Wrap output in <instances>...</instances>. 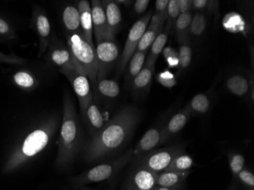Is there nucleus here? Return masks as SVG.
Listing matches in <instances>:
<instances>
[{
	"mask_svg": "<svg viewBox=\"0 0 254 190\" xmlns=\"http://www.w3.org/2000/svg\"><path fill=\"white\" fill-rule=\"evenodd\" d=\"M140 117V111L134 105L121 108L101 132L91 138L82 152L84 160L94 162L124 148L132 137Z\"/></svg>",
	"mask_w": 254,
	"mask_h": 190,
	"instance_id": "obj_1",
	"label": "nucleus"
},
{
	"mask_svg": "<svg viewBox=\"0 0 254 190\" xmlns=\"http://www.w3.org/2000/svg\"><path fill=\"white\" fill-rule=\"evenodd\" d=\"M63 122L58 141V152L55 165L65 168L73 161L82 144V128L72 98L65 94L64 98Z\"/></svg>",
	"mask_w": 254,
	"mask_h": 190,
	"instance_id": "obj_2",
	"label": "nucleus"
},
{
	"mask_svg": "<svg viewBox=\"0 0 254 190\" xmlns=\"http://www.w3.org/2000/svg\"><path fill=\"white\" fill-rule=\"evenodd\" d=\"M56 127L57 123L54 120H48L34 128L11 153L4 166L3 173L8 174L18 169L28 160L42 151L49 144Z\"/></svg>",
	"mask_w": 254,
	"mask_h": 190,
	"instance_id": "obj_3",
	"label": "nucleus"
},
{
	"mask_svg": "<svg viewBox=\"0 0 254 190\" xmlns=\"http://www.w3.org/2000/svg\"><path fill=\"white\" fill-rule=\"evenodd\" d=\"M133 156V150L129 149L125 154L116 159L98 164L94 168L85 171L79 175L72 177L70 186L75 190H78L90 184L108 181L115 177L128 163L130 162Z\"/></svg>",
	"mask_w": 254,
	"mask_h": 190,
	"instance_id": "obj_4",
	"label": "nucleus"
},
{
	"mask_svg": "<svg viewBox=\"0 0 254 190\" xmlns=\"http://www.w3.org/2000/svg\"><path fill=\"white\" fill-rule=\"evenodd\" d=\"M65 38L74 61L86 74L92 84L95 85L98 81V63L95 47L91 46L82 36L81 33L65 34Z\"/></svg>",
	"mask_w": 254,
	"mask_h": 190,
	"instance_id": "obj_5",
	"label": "nucleus"
},
{
	"mask_svg": "<svg viewBox=\"0 0 254 190\" xmlns=\"http://www.w3.org/2000/svg\"><path fill=\"white\" fill-rule=\"evenodd\" d=\"M185 151V145L174 144L164 148H156L147 154L132 160V166L145 168L155 174L168 170L173 159L180 153Z\"/></svg>",
	"mask_w": 254,
	"mask_h": 190,
	"instance_id": "obj_6",
	"label": "nucleus"
},
{
	"mask_svg": "<svg viewBox=\"0 0 254 190\" xmlns=\"http://www.w3.org/2000/svg\"><path fill=\"white\" fill-rule=\"evenodd\" d=\"M152 16V11L150 10L146 14L142 15L136 22H135L131 28L126 41L124 51L120 58L119 63H118V73L119 75L125 71L127 64L136 51L138 43L140 41L147 27L149 25Z\"/></svg>",
	"mask_w": 254,
	"mask_h": 190,
	"instance_id": "obj_7",
	"label": "nucleus"
},
{
	"mask_svg": "<svg viewBox=\"0 0 254 190\" xmlns=\"http://www.w3.org/2000/svg\"><path fill=\"white\" fill-rule=\"evenodd\" d=\"M172 114V109L165 111L163 115L159 117L157 122L148 128V131L144 134L143 136L138 141L133 150L132 159L142 156L150 151L156 149L161 145V135L164 127L168 117Z\"/></svg>",
	"mask_w": 254,
	"mask_h": 190,
	"instance_id": "obj_8",
	"label": "nucleus"
},
{
	"mask_svg": "<svg viewBox=\"0 0 254 190\" xmlns=\"http://www.w3.org/2000/svg\"><path fill=\"white\" fill-rule=\"evenodd\" d=\"M46 59L49 63L59 68L64 75L72 71L77 65L68 45L57 37L51 38Z\"/></svg>",
	"mask_w": 254,
	"mask_h": 190,
	"instance_id": "obj_9",
	"label": "nucleus"
},
{
	"mask_svg": "<svg viewBox=\"0 0 254 190\" xmlns=\"http://www.w3.org/2000/svg\"><path fill=\"white\" fill-rule=\"evenodd\" d=\"M96 48L98 81L106 78L119 58V48L115 40H104L98 43Z\"/></svg>",
	"mask_w": 254,
	"mask_h": 190,
	"instance_id": "obj_10",
	"label": "nucleus"
},
{
	"mask_svg": "<svg viewBox=\"0 0 254 190\" xmlns=\"http://www.w3.org/2000/svg\"><path fill=\"white\" fill-rule=\"evenodd\" d=\"M64 75L73 88L79 102L80 112L82 114L86 109L88 104L93 101V93L91 91L88 76L78 65L75 68Z\"/></svg>",
	"mask_w": 254,
	"mask_h": 190,
	"instance_id": "obj_11",
	"label": "nucleus"
},
{
	"mask_svg": "<svg viewBox=\"0 0 254 190\" xmlns=\"http://www.w3.org/2000/svg\"><path fill=\"white\" fill-rule=\"evenodd\" d=\"M156 187V174L145 168L133 166L121 190H152Z\"/></svg>",
	"mask_w": 254,
	"mask_h": 190,
	"instance_id": "obj_12",
	"label": "nucleus"
},
{
	"mask_svg": "<svg viewBox=\"0 0 254 190\" xmlns=\"http://www.w3.org/2000/svg\"><path fill=\"white\" fill-rule=\"evenodd\" d=\"M31 26L36 32L40 42L39 54L41 57L48 51L51 40V26L49 18L42 8H35L33 12Z\"/></svg>",
	"mask_w": 254,
	"mask_h": 190,
	"instance_id": "obj_13",
	"label": "nucleus"
},
{
	"mask_svg": "<svg viewBox=\"0 0 254 190\" xmlns=\"http://www.w3.org/2000/svg\"><path fill=\"white\" fill-rule=\"evenodd\" d=\"M190 118V113L187 107L176 111L175 114H171L167 120L162 131L161 145L175 139L184 129Z\"/></svg>",
	"mask_w": 254,
	"mask_h": 190,
	"instance_id": "obj_14",
	"label": "nucleus"
},
{
	"mask_svg": "<svg viewBox=\"0 0 254 190\" xmlns=\"http://www.w3.org/2000/svg\"><path fill=\"white\" fill-rule=\"evenodd\" d=\"M155 71V64L145 61L139 73L129 83L131 91L134 96L140 98L147 94L152 85Z\"/></svg>",
	"mask_w": 254,
	"mask_h": 190,
	"instance_id": "obj_15",
	"label": "nucleus"
},
{
	"mask_svg": "<svg viewBox=\"0 0 254 190\" xmlns=\"http://www.w3.org/2000/svg\"><path fill=\"white\" fill-rule=\"evenodd\" d=\"M82 115L91 138L99 133L108 124L106 123L105 115L94 101L88 104L86 109L82 113Z\"/></svg>",
	"mask_w": 254,
	"mask_h": 190,
	"instance_id": "obj_16",
	"label": "nucleus"
},
{
	"mask_svg": "<svg viewBox=\"0 0 254 190\" xmlns=\"http://www.w3.org/2000/svg\"><path fill=\"white\" fill-rule=\"evenodd\" d=\"M91 8L93 31L95 33L97 44L104 40H110L108 38L106 15L102 1L92 0Z\"/></svg>",
	"mask_w": 254,
	"mask_h": 190,
	"instance_id": "obj_17",
	"label": "nucleus"
},
{
	"mask_svg": "<svg viewBox=\"0 0 254 190\" xmlns=\"http://www.w3.org/2000/svg\"><path fill=\"white\" fill-rule=\"evenodd\" d=\"M165 22H166V19L165 18H161L155 14L152 15L149 25L147 27L140 41L138 43L136 49L137 52L145 53V54L148 53L150 47L153 44L155 38L161 31H163Z\"/></svg>",
	"mask_w": 254,
	"mask_h": 190,
	"instance_id": "obj_18",
	"label": "nucleus"
},
{
	"mask_svg": "<svg viewBox=\"0 0 254 190\" xmlns=\"http://www.w3.org/2000/svg\"><path fill=\"white\" fill-rule=\"evenodd\" d=\"M102 4L106 15L108 38L110 40H115L122 22L121 8L117 1L112 0L102 1Z\"/></svg>",
	"mask_w": 254,
	"mask_h": 190,
	"instance_id": "obj_19",
	"label": "nucleus"
},
{
	"mask_svg": "<svg viewBox=\"0 0 254 190\" xmlns=\"http://www.w3.org/2000/svg\"><path fill=\"white\" fill-rule=\"evenodd\" d=\"M191 171L177 172L165 171L156 174V186L184 190L187 187V180Z\"/></svg>",
	"mask_w": 254,
	"mask_h": 190,
	"instance_id": "obj_20",
	"label": "nucleus"
},
{
	"mask_svg": "<svg viewBox=\"0 0 254 190\" xmlns=\"http://www.w3.org/2000/svg\"><path fill=\"white\" fill-rule=\"evenodd\" d=\"M80 17V27L82 36L91 44L93 43V25L91 18V8L88 0H80L76 2Z\"/></svg>",
	"mask_w": 254,
	"mask_h": 190,
	"instance_id": "obj_21",
	"label": "nucleus"
},
{
	"mask_svg": "<svg viewBox=\"0 0 254 190\" xmlns=\"http://www.w3.org/2000/svg\"><path fill=\"white\" fill-rule=\"evenodd\" d=\"M226 88L232 94L244 98L249 95L251 90L254 89V80L250 79L246 75L235 74L227 79Z\"/></svg>",
	"mask_w": 254,
	"mask_h": 190,
	"instance_id": "obj_22",
	"label": "nucleus"
},
{
	"mask_svg": "<svg viewBox=\"0 0 254 190\" xmlns=\"http://www.w3.org/2000/svg\"><path fill=\"white\" fill-rule=\"evenodd\" d=\"M62 22L65 34L81 33L80 17L76 4H68L62 12Z\"/></svg>",
	"mask_w": 254,
	"mask_h": 190,
	"instance_id": "obj_23",
	"label": "nucleus"
},
{
	"mask_svg": "<svg viewBox=\"0 0 254 190\" xmlns=\"http://www.w3.org/2000/svg\"><path fill=\"white\" fill-rule=\"evenodd\" d=\"M212 106V99L210 94L207 93H200L195 94L192 99L188 103L187 107L190 113L191 117L194 116L206 115L210 111Z\"/></svg>",
	"mask_w": 254,
	"mask_h": 190,
	"instance_id": "obj_24",
	"label": "nucleus"
},
{
	"mask_svg": "<svg viewBox=\"0 0 254 190\" xmlns=\"http://www.w3.org/2000/svg\"><path fill=\"white\" fill-rule=\"evenodd\" d=\"M192 11L186 13H181L175 21L174 28L176 33L177 39L180 44L190 41V26L192 20Z\"/></svg>",
	"mask_w": 254,
	"mask_h": 190,
	"instance_id": "obj_25",
	"label": "nucleus"
},
{
	"mask_svg": "<svg viewBox=\"0 0 254 190\" xmlns=\"http://www.w3.org/2000/svg\"><path fill=\"white\" fill-rule=\"evenodd\" d=\"M146 54L145 53L137 52V51L133 54L125 69V79L127 82L130 83L142 70L145 64Z\"/></svg>",
	"mask_w": 254,
	"mask_h": 190,
	"instance_id": "obj_26",
	"label": "nucleus"
},
{
	"mask_svg": "<svg viewBox=\"0 0 254 190\" xmlns=\"http://www.w3.org/2000/svg\"><path fill=\"white\" fill-rule=\"evenodd\" d=\"M170 31H171L169 29L165 28V29H163V31L158 34V37L154 41L153 44L151 46L149 54L147 59H145V61L155 65L158 57L161 53H162L165 45H166Z\"/></svg>",
	"mask_w": 254,
	"mask_h": 190,
	"instance_id": "obj_27",
	"label": "nucleus"
},
{
	"mask_svg": "<svg viewBox=\"0 0 254 190\" xmlns=\"http://www.w3.org/2000/svg\"><path fill=\"white\" fill-rule=\"evenodd\" d=\"M193 159L186 151L180 153L173 159L169 168L166 171H177V172H187L191 171V168L194 167Z\"/></svg>",
	"mask_w": 254,
	"mask_h": 190,
	"instance_id": "obj_28",
	"label": "nucleus"
},
{
	"mask_svg": "<svg viewBox=\"0 0 254 190\" xmlns=\"http://www.w3.org/2000/svg\"><path fill=\"white\" fill-rule=\"evenodd\" d=\"M97 88L103 97L109 99L118 98L121 92V88L116 81L106 78L97 81Z\"/></svg>",
	"mask_w": 254,
	"mask_h": 190,
	"instance_id": "obj_29",
	"label": "nucleus"
},
{
	"mask_svg": "<svg viewBox=\"0 0 254 190\" xmlns=\"http://www.w3.org/2000/svg\"><path fill=\"white\" fill-rule=\"evenodd\" d=\"M207 27V17L204 12L196 11L192 15L190 26V38H199L205 32Z\"/></svg>",
	"mask_w": 254,
	"mask_h": 190,
	"instance_id": "obj_30",
	"label": "nucleus"
},
{
	"mask_svg": "<svg viewBox=\"0 0 254 190\" xmlns=\"http://www.w3.org/2000/svg\"><path fill=\"white\" fill-rule=\"evenodd\" d=\"M192 50L190 41L183 43L181 44L178 51V73H182L189 68L192 61Z\"/></svg>",
	"mask_w": 254,
	"mask_h": 190,
	"instance_id": "obj_31",
	"label": "nucleus"
},
{
	"mask_svg": "<svg viewBox=\"0 0 254 190\" xmlns=\"http://www.w3.org/2000/svg\"><path fill=\"white\" fill-rule=\"evenodd\" d=\"M228 160L232 180L236 181L238 174L246 167L245 156L241 153L230 151L228 154Z\"/></svg>",
	"mask_w": 254,
	"mask_h": 190,
	"instance_id": "obj_32",
	"label": "nucleus"
},
{
	"mask_svg": "<svg viewBox=\"0 0 254 190\" xmlns=\"http://www.w3.org/2000/svg\"><path fill=\"white\" fill-rule=\"evenodd\" d=\"M14 82L18 86L25 89H33L38 85V81L34 75L26 72V71H20L13 75Z\"/></svg>",
	"mask_w": 254,
	"mask_h": 190,
	"instance_id": "obj_33",
	"label": "nucleus"
},
{
	"mask_svg": "<svg viewBox=\"0 0 254 190\" xmlns=\"http://www.w3.org/2000/svg\"><path fill=\"white\" fill-rule=\"evenodd\" d=\"M240 188L242 190H254V174L251 168L245 167L236 178Z\"/></svg>",
	"mask_w": 254,
	"mask_h": 190,
	"instance_id": "obj_34",
	"label": "nucleus"
},
{
	"mask_svg": "<svg viewBox=\"0 0 254 190\" xmlns=\"http://www.w3.org/2000/svg\"><path fill=\"white\" fill-rule=\"evenodd\" d=\"M180 14V0H170L167 10V24L165 28L171 31L174 28L175 21L178 19Z\"/></svg>",
	"mask_w": 254,
	"mask_h": 190,
	"instance_id": "obj_35",
	"label": "nucleus"
},
{
	"mask_svg": "<svg viewBox=\"0 0 254 190\" xmlns=\"http://www.w3.org/2000/svg\"><path fill=\"white\" fill-rule=\"evenodd\" d=\"M156 80L162 86L170 89L177 85L176 77L169 70H165L163 72H159L156 75Z\"/></svg>",
	"mask_w": 254,
	"mask_h": 190,
	"instance_id": "obj_36",
	"label": "nucleus"
},
{
	"mask_svg": "<svg viewBox=\"0 0 254 190\" xmlns=\"http://www.w3.org/2000/svg\"><path fill=\"white\" fill-rule=\"evenodd\" d=\"M0 36L6 38H13L15 37L13 28L8 24V21L2 18H0Z\"/></svg>",
	"mask_w": 254,
	"mask_h": 190,
	"instance_id": "obj_37",
	"label": "nucleus"
},
{
	"mask_svg": "<svg viewBox=\"0 0 254 190\" xmlns=\"http://www.w3.org/2000/svg\"><path fill=\"white\" fill-rule=\"evenodd\" d=\"M168 2V0H157L155 2V11L154 14L167 20Z\"/></svg>",
	"mask_w": 254,
	"mask_h": 190,
	"instance_id": "obj_38",
	"label": "nucleus"
},
{
	"mask_svg": "<svg viewBox=\"0 0 254 190\" xmlns=\"http://www.w3.org/2000/svg\"><path fill=\"white\" fill-rule=\"evenodd\" d=\"M149 0H136L134 2L133 10L137 15H142L145 13L149 4Z\"/></svg>",
	"mask_w": 254,
	"mask_h": 190,
	"instance_id": "obj_39",
	"label": "nucleus"
},
{
	"mask_svg": "<svg viewBox=\"0 0 254 190\" xmlns=\"http://www.w3.org/2000/svg\"><path fill=\"white\" fill-rule=\"evenodd\" d=\"M208 2V0H193L192 2V10H195V12L200 11L205 13Z\"/></svg>",
	"mask_w": 254,
	"mask_h": 190,
	"instance_id": "obj_40",
	"label": "nucleus"
},
{
	"mask_svg": "<svg viewBox=\"0 0 254 190\" xmlns=\"http://www.w3.org/2000/svg\"><path fill=\"white\" fill-rule=\"evenodd\" d=\"M192 0H180L181 13H186L192 11Z\"/></svg>",
	"mask_w": 254,
	"mask_h": 190,
	"instance_id": "obj_41",
	"label": "nucleus"
},
{
	"mask_svg": "<svg viewBox=\"0 0 254 190\" xmlns=\"http://www.w3.org/2000/svg\"><path fill=\"white\" fill-rule=\"evenodd\" d=\"M23 60L18 58L16 57H10V56H5L0 52V62L11 63L20 64L23 62Z\"/></svg>",
	"mask_w": 254,
	"mask_h": 190,
	"instance_id": "obj_42",
	"label": "nucleus"
},
{
	"mask_svg": "<svg viewBox=\"0 0 254 190\" xmlns=\"http://www.w3.org/2000/svg\"><path fill=\"white\" fill-rule=\"evenodd\" d=\"M218 8H219V3H218V1H209L205 12L216 14L218 13Z\"/></svg>",
	"mask_w": 254,
	"mask_h": 190,
	"instance_id": "obj_43",
	"label": "nucleus"
},
{
	"mask_svg": "<svg viewBox=\"0 0 254 190\" xmlns=\"http://www.w3.org/2000/svg\"><path fill=\"white\" fill-rule=\"evenodd\" d=\"M162 54H163L165 60L169 57H178V51L171 47H165L162 51Z\"/></svg>",
	"mask_w": 254,
	"mask_h": 190,
	"instance_id": "obj_44",
	"label": "nucleus"
},
{
	"mask_svg": "<svg viewBox=\"0 0 254 190\" xmlns=\"http://www.w3.org/2000/svg\"><path fill=\"white\" fill-rule=\"evenodd\" d=\"M165 61H166L167 63H168V68H178V65H179L178 57H169V58H167Z\"/></svg>",
	"mask_w": 254,
	"mask_h": 190,
	"instance_id": "obj_45",
	"label": "nucleus"
},
{
	"mask_svg": "<svg viewBox=\"0 0 254 190\" xmlns=\"http://www.w3.org/2000/svg\"><path fill=\"white\" fill-rule=\"evenodd\" d=\"M226 190H241L240 188L239 185H238L237 181H234L232 180V182L230 184L229 187H228Z\"/></svg>",
	"mask_w": 254,
	"mask_h": 190,
	"instance_id": "obj_46",
	"label": "nucleus"
},
{
	"mask_svg": "<svg viewBox=\"0 0 254 190\" xmlns=\"http://www.w3.org/2000/svg\"><path fill=\"white\" fill-rule=\"evenodd\" d=\"M152 190H178L176 189L168 188V187H159V186H156L155 188Z\"/></svg>",
	"mask_w": 254,
	"mask_h": 190,
	"instance_id": "obj_47",
	"label": "nucleus"
},
{
	"mask_svg": "<svg viewBox=\"0 0 254 190\" xmlns=\"http://www.w3.org/2000/svg\"><path fill=\"white\" fill-rule=\"evenodd\" d=\"M95 190V189L89 188V187H81V188H79V189H78V190Z\"/></svg>",
	"mask_w": 254,
	"mask_h": 190,
	"instance_id": "obj_48",
	"label": "nucleus"
}]
</instances>
